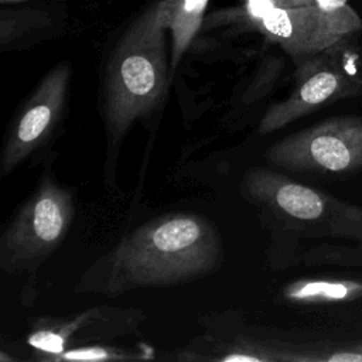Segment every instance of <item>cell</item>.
Instances as JSON below:
<instances>
[{
    "mask_svg": "<svg viewBox=\"0 0 362 362\" xmlns=\"http://www.w3.org/2000/svg\"><path fill=\"white\" fill-rule=\"evenodd\" d=\"M284 296L304 303H342L362 297V281L355 280H301L290 284Z\"/></svg>",
    "mask_w": 362,
    "mask_h": 362,
    "instance_id": "cell-9",
    "label": "cell"
},
{
    "mask_svg": "<svg viewBox=\"0 0 362 362\" xmlns=\"http://www.w3.org/2000/svg\"><path fill=\"white\" fill-rule=\"evenodd\" d=\"M296 64L328 49L362 30V20L351 6L274 7L256 25Z\"/></svg>",
    "mask_w": 362,
    "mask_h": 362,
    "instance_id": "cell-6",
    "label": "cell"
},
{
    "mask_svg": "<svg viewBox=\"0 0 362 362\" xmlns=\"http://www.w3.org/2000/svg\"><path fill=\"white\" fill-rule=\"evenodd\" d=\"M71 75V64L59 62L21 103L6 132L0 157L1 175L13 173L55 132L66 109Z\"/></svg>",
    "mask_w": 362,
    "mask_h": 362,
    "instance_id": "cell-7",
    "label": "cell"
},
{
    "mask_svg": "<svg viewBox=\"0 0 362 362\" xmlns=\"http://www.w3.org/2000/svg\"><path fill=\"white\" fill-rule=\"evenodd\" d=\"M274 7H279V0H245V17L255 27Z\"/></svg>",
    "mask_w": 362,
    "mask_h": 362,
    "instance_id": "cell-11",
    "label": "cell"
},
{
    "mask_svg": "<svg viewBox=\"0 0 362 362\" xmlns=\"http://www.w3.org/2000/svg\"><path fill=\"white\" fill-rule=\"evenodd\" d=\"M209 0H161L157 3L165 30L171 33L170 68L175 71L202 25Z\"/></svg>",
    "mask_w": 362,
    "mask_h": 362,
    "instance_id": "cell-8",
    "label": "cell"
},
{
    "mask_svg": "<svg viewBox=\"0 0 362 362\" xmlns=\"http://www.w3.org/2000/svg\"><path fill=\"white\" fill-rule=\"evenodd\" d=\"M164 25L157 4L129 27L107 62L102 105L109 146L163 103L168 88Z\"/></svg>",
    "mask_w": 362,
    "mask_h": 362,
    "instance_id": "cell-2",
    "label": "cell"
},
{
    "mask_svg": "<svg viewBox=\"0 0 362 362\" xmlns=\"http://www.w3.org/2000/svg\"><path fill=\"white\" fill-rule=\"evenodd\" d=\"M74 218V198L51 173L14 214L0 236V267L8 274L37 269L66 238Z\"/></svg>",
    "mask_w": 362,
    "mask_h": 362,
    "instance_id": "cell-4",
    "label": "cell"
},
{
    "mask_svg": "<svg viewBox=\"0 0 362 362\" xmlns=\"http://www.w3.org/2000/svg\"><path fill=\"white\" fill-rule=\"evenodd\" d=\"M349 0H279V7L317 6L322 8H338L346 6Z\"/></svg>",
    "mask_w": 362,
    "mask_h": 362,
    "instance_id": "cell-12",
    "label": "cell"
},
{
    "mask_svg": "<svg viewBox=\"0 0 362 362\" xmlns=\"http://www.w3.org/2000/svg\"><path fill=\"white\" fill-rule=\"evenodd\" d=\"M221 262L214 223L199 214L173 212L126 235L90 266L78 290L116 297L141 287L175 286L212 273Z\"/></svg>",
    "mask_w": 362,
    "mask_h": 362,
    "instance_id": "cell-1",
    "label": "cell"
},
{
    "mask_svg": "<svg viewBox=\"0 0 362 362\" xmlns=\"http://www.w3.org/2000/svg\"><path fill=\"white\" fill-rule=\"evenodd\" d=\"M16 1H21V0H0L1 4H8V3H16Z\"/></svg>",
    "mask_w": 362,
    "mask_h": 362,
    "instance_id": "cell-13",
    "label": "cell"
},
{
    "mask_svg": "<svg viewBox=\"0 0 362 362\" xmlns=\"http://www.w3.org/2000/svg\"><path fill=\"white\" fill-rule=\"evenodd\" d=\"M270 164L294 173L346 174L362 170V117L335 116L296 132L266 151Z\"/></svg>",
    "mask_w": 362,
    "mask_h": 362,
    "instance_id": "cell-5",
    "label": "cell"
},
{
    "mask_svg": "<svg viewBox=\"0 0 362 362\" xmlns=\"http://www.w3.org/2000/svg\"><path fill=\"white\" fill-rule=\"evenodd\" d=\"M356 34L296 64L294 86L269 106L259 133L269 134L342 99L362 96V45Z\"/></svg>",
    "mask_w": 362,
    "mask_h": 362,
    "instance_id": "cell-3",
    "label": "cell"
},
{
    "mask_svg": "<svg viewBox=\"0 0 362 362\" xmlns=\"http://www.w3.org/2000/svg\"><path fill=\"white\" fill-rule=\"evenodd\" d=\"M124 354L120 349L110 346H81L71 348L62 352L55 361H107V359H122Z\"/></svg>",
    "mask_w": 362,
    "mask_h": 362,
    "instance_id": "cell-10",
    "label": "cell"
}]
</instances>
